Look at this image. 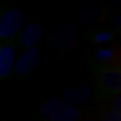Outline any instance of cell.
<instances>
[{
	"mask_svg": "<svg viewBox=\"0 0 121 121\" xmlns=\"http://www.w3.org/2000/svg\"><path fill=\"white\" fill-rule=\"evenodd\" d=\"M41 114L48 121H77L80 111L60 98H50L41 104Z\"/></svg>",
	"mask_w": 121,
	"mask_h": 121,
	"instance_id": "obj_1",
	"label": "cell"
},
{
	"mask_svg": "<svg viewBox=\"0 0 121 121\" xmlns=\"http://www.w3.org/2000/svg\"><path fill=\"white\" fill-rule=\"evenodd\" d=\"M96 82L102 95H119L121 93V67L107 66L100 68L97 71Z\"/></svg>",
	"mask_w": 121,
	"mask_h": 121,
	"instance_id": "obj_2",
	"label": "cell"
},
{
	"mask_svg": "<svg viewBox=\"0 0 121 121\" xmlns=\"http://www.w3.org/2000/svg\"><path fill=\"white\" fill-rule=\"evenodd\" d=\"M25 21L24 12L19 8H13L3 15L0 19V36L10 39L19 31Z\"/></svg>",
	"mask_w": 121,
	"mask_h": 121,
	"instance_id": "obj_3",
	"label": "cell"
},
{
	"mask_svg": "<svg viewBox=\"0 0 121 121\" xmlns=\"http://www.w3.org/2000/svg\"><path fill=\"white\" fill-rule=\"evenodd\" d=\"M40 58V51L39 48H32L26 50L18 59L14 68V72L18 76H23L31 72L39 64Z\"/></svg>",
	"mask_w": 121,
	"mask_h": 121,
	"instance_id": "obj_4",
	"label": "cell"
},
{
	"mask_svg": "<svg viewBox=\"0 0 121 121\" xmlns=\"http://www.w3.org/2000/svg\"><path fill=\"white\" fill-rule=\"evenodd\" d=\"M77 31L73 23L60 24L54 32V43L58 48H67L75 41Z\"/></svg>",
	"mask_w": 121,
	"mask_h": 121,
	"instance_id": "obj_5",
	"label": "cell"
},
{
	"mask_svg": "<svg viewBox=\"0 0 121 121\" xmlns=\"http://www.w3.org/2000/svg\"><path fill=\"white\" fill-rule=\"evenodd\" d=\"M91 96H92V89L88 86H72L64 92L66 102L73 106L88 101Z\"/></svg>",
	"mask_w": 121,
	"mask_h": 121,
	"instance_id": "obj_6",
	"label": "cell"
},
{
	"mask_svg": "<svg viewBox=\"0 0 121 121\" xmlns=\"http://www.w3.org/2000/svg\"><path fill=\"white\" fill-rule=\"evenodd\" d=\"M43 35V27L39 23H29L22 29L20 35V41L22 47L27 50L35 48V44L39 43Z\"/></svg>",
	"mask_w": 121,
	"mask_h": 121,
	"instance_id": "obj_7",
	"label": "cell"
},
{
	"mask_svg": "<svg viewBox=\"0 0 121 121\" xmlns=\"http://www.w3.org/2000/svg\"><path fill=\"white\" fill-rule=\"evenodd\" d=\"M15 50L10 44H3L0 48V77H7L13 68Z\"/></svg>",
	"mask_w": 121,
	"mask_h": 121,
	"instance_id": "obj_8",
	"label": "cell"
},
{
	"mask_svg": "<svg viewBox=\"0 0 121 121\" xmlns=\"http://www.w3.org/2000/svg\"><path fill=\"white\" fill-rule=\"evenodd\" d=\"M102 8L97 5H89L85 6L80 12L78 13V19L82 23L89 24L95 21H99L98 19L102 18Z\"/></svg>",
	"mask_w": 121,
	"mask_h": 121,
	"instance_id": "obj_9",
	"label": "cell"
},
{
	"mask_svg": "<svg viewBox=\"0 0 121 121\" xmlns=\"http://www.w3.org/2000/svg\"><path fill=\"white\" fill-rule=\"evenodd\" d=\"M115 56V52L111 50V48H100L96 52V59L98 60V62L101 63H108L114 59Z\"/></svg>",
	"mask_w": 121,
	"mask_h": 121,
	"instance_id": "obj_10",
	"label": "cell"
},
{
	"mask_svg": "<svg viewBox=\"0 0 121 121\" xmlns=\"http://www.w3.org/2000/svg\"><path fill=\"white\" fill-rule=\"evenodd\" d=\"M113 39V35L110 31H102L97 32L96 35H93V41L95 43H108Z\"/></svg>",
	"mask_w": 121,
	"mask_h": 121,
	"instance_id": "obj_11",
	"label": "cell"
},
{
	"mask_svg": "<svg viewBox=\"0 0 121 121\" xmlns=\"http://www.w3.org/2000/svg\"><path fill=\"white\" fill-rule=\"evenodd\" d=\"M102 121H121V110L110 109L106 111L102 117Z\"/></svg>",
	"mask_w": 121,
	"mask_h": 121,
	"instance_id": "obj_12",
	"label": "cell"
},
{
	"mask_svg": "<svg viewBox=\"0 0 121 121\" xmlns=\"http://www.w3.org/2000/svg\"><path fill=\"white\" fill-rule=\"evenodd\" d=\"M112 106L114 109H118V110H121V93L119 95H117L116 98L112 102Z\"/></svg>",
	"mask_w": 121,
	"mask_h": 121,
	"instance_id": "obj_13",
	"label": "cell"
},
{
	"mask_svg": "<svg viewBox=\"0 0 121 121\" xmlns=\"http://www.w3.org/2000/svg\"><path fill=\"white\" fill-rule=\"evenodd\" d=\"M113 23H114V25L121 31V14L117 15V16L114 17V19H113Z\"/></svg>",
	"mask_w": 121,
	"mask_h": 121,
	"instance_id": "obj_14",
	"label": "cell"
},
{
	"mask_svg": "<svg viewBox=\"0 0 121 121\" xmlns=\"http://www.w3.org/2000/svg\"><path fill=\"white\" fill-rule=\"evenodd\" d=\"M83 121H94V120H90L89 119V120H83Z\"/></svg>",
	"mask_w": 121,
	"mask_h": 121,
	"instance_id": "obj_15",
	"label": "cell"
},
{
	"mask_svg": "<svg viewBox=\"0 0 121 121\" xmlns=\"http://www.w3.org/2000/svg\"><path fill=\"white\" fill-rule=\"evenodd\" d=\"M27 121H36V120H27Z\"/></svg>",
	"mask_w": 121,
	"mask_h": 121,
	"instance_id": "obj_16",
	"label": "cell"
}]
</instances>
